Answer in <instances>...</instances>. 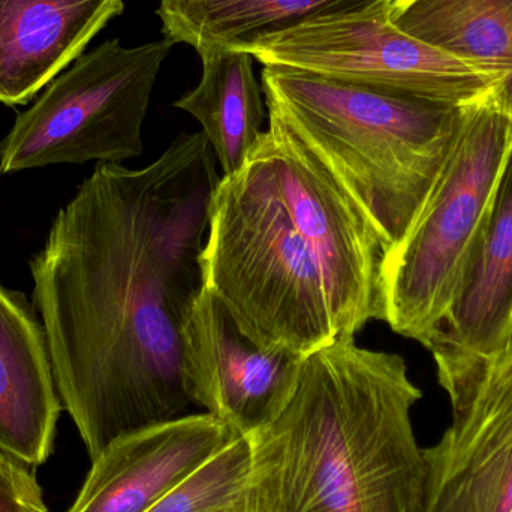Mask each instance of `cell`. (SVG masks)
<instances>
[{"label":"cell","instance_id":"obj_9","mask_svg":"<svg viewBox=\"0 0 512 512\" xmlns=\"http://www.w3.org/2000/svg\"><path fill=\"white\" fill-rule=\"evenodd\" d=\"M304 355L264 349L224 303L204 288L182 331V373L194 405L251 436L270 423L297 388Z\"/></svg>","mask_w":512,"mask_h":512},{"label":"cell","instance_id":"obj_4","mask_svg":"<svg viewBox=\"0 0 512 512\" xmlns=\"http://www.w3.org/2000/svg\"><path fill=\"white\" fill-rule=\"evenodd\" d=\"M203 268L206 288L261 348L307 357L345 339L321 267L255 152L216 188Z\"/></svg>","mask_w":512,"mask_h":512},{"label":"cell","instance_id":"obj_10","mask_svg":"<svg viewBox=\"0 0 512 512\" xmlns=\"http://www.w3.org/2000/svg\"><path fill=\"white\" fill-rule=\"evenodd\" d=\"M450 403L418 512H512V342Z\"/></svg>","mask_w":512,"mask_h":512},{"label":"cell","instance_id":"obj_7","mask_svg":"<svg viewBox=\"0 0 512 512\" xmlns=\"http://www.w3.org/2000/svg\"><path fill=\"white\" fill-rule=\"evenodd\" d=\"M248 51L264 66L354 78L456 107L489 98L499 83L495 75L397 29L390 6L309 21Z\"/></svg>","mask_w":512,"mask_h":512},{"label":"cell","instance_id":"obj_2","mask_svg":"<svg viewBox=\"0 0 512 512\" xmlns=\"http://www.w3.org/2000/svg\"><path fill=\"white\" fill-rule=\"evenodd\" d=\"M421 396L403 357L355 337L307 355L285 408L246 436L248 512H418L426 463L412 408Z\"/></svg>","mask_w":512,"mask_h":512},{"label":"cell","instance_id":"obj_15","mask_svg":"<svg viewBox=\"0 0 512 512\" xmlns=\"http://www.w3.org/2000/svg\"><path fill=\"white\" fill-rule=\"evenodd\" d=\"M396 0H161L164 38L174 44L248 51L268 36L319 18L361 14Z\"/></svg>","mask_w":512,"mask_h":512},{"label":"cell","instance_id":"obj_14","mask_svg":"<svg viewBox=\"0 0 512 512\" xmlns=\"http://www.w3.org/2000/svg\"><path fill=\"white\" fill-rule=\"evenodd\" d=\"M60 409L44 327L0 282V451L41 466L53 453Z\"/></svg>","mask_w":512,"mask_h":512},{"label":"cell","instance_id":"obj_3","mask_svg":"<svg viewBox=\"0 0 512 512\" xmlns=\"http://www.w3.org/2000/svg\"><path fill=\"white\" fill-rule=\"evenodd\" d=\"M268 117L300 141L372 222L402 242L456 143L463 108L378 84L264 66Z\"/></svg>","mask_w":512,"mask_h":512},{"label":"cell","instance_id":"obj_6","mask_svg":"<svg viewBox=\"0 0 512 512\" xmlns=\"http://www.w3.org/2000/svg\"><path fill=\"white\" fill-rule=\"evenodd\" d=\"M110 39L57 75L0 144V173L54 164H120L143 153L156 78L173 50Z\"/></svg>","mask_w":512,"mask_h":512},{"label":"cell","instance_id":"obj_1","mask_svg":"<svg viewBox=\"0 0 512 512\" xmlns=\"http://www.w3.org/2000/svg\"><path fill=\"white\" fill-rule=\"evenodd\" d=\"M218 165L203 131L140 170L99 162L30 262L57 391L92 462L194 405L182 331L206 288Z\"/></svg>","mask_w":512,"mask_h":512},{"label":"cell","instance_id":"obj_16","mask_svg":"<svg viewBox=\"0 0 512 512\" xmlns=\"http://www.w3.org/2000/svg\"><path fill=\"white\" fill-rule=\"evenodd\" d=\"M390 21L498 77L490 99L512 117V0H396Z\"/></svg>","mask_w":512,"mask_h":512},{"label":"cell","instance_id":"obj_20","mask_svg":"<svg viewBox=\"0 0 512 512\" xmlns=\"http://www.w3.org/2000/svg\"><path fill=\"white\" fill-rule=\"evenodd\" d=\"M209 512H248L246 507V495L239 501L230 502V504L222 505V507L215 508Z\"/></svg>","mask_w":512,"mask_h":512},{"label":"cell","instance_id":"obj_19","mask_svg":"<svg viewBox=\"0 0 512 512\" xmlns=\"http://www.w3.org/2000/svg\"><path fill=\"white\" fill-rule=\"evenodd\" d=\"M0 512H48L41 486L26 465L0 451Z\"/></svg>","mask_w":512,"mask_h":512},{"label":"cell","instance_id":"obj_11","mask_svg":"<svg viewBox=\"0 0 512 512\" xmlns=\"http://www.w3.org/2000/svg\"><path fill=\"white\" fill-rule=\"evenodd\" d=\"M512 342V150L463 265L447 313L426 348L448 399Z\"/></svg>","mask_w":512,"mask_h":512},{"label":"cell","instance_id":"obj_18","mask_svg":"<svg viewBox=\"0 0 512 512\" xmlns=\"http://www.w3.org/2000/svg\"><path fill=\"white\" fill-rule=\"evenodd\" d=\"M251 478V444L239 436L146 512H209L242 499Z\"/></svg>","mask_w":512,"mask_h":512},{"label":"cell","instance_id":"obj_5","mask_svg":"<svg viewBox=\"0 0 512 512\" xmlns=\"http://www.w3.org/2000/svg\"><path fill=\"white\" fill-rule=\"evenodd\" d=\"M512 150V117L483 99L463 108L456 143L417 219L382 267L384 321L426 346L447 313L463 265Z\"/></svg>","mask_w":512,"mask_h":512},{"label":"cell","instance_id":"obj_12","mask_svg":"<svg viewBox=\"0 0 512 512\" xmlns=\"http://www.w3.org/2000/svg\"><path fill=\"white\" fill-rule=\"evenodd\" d=\"M239 436L209 412L128 433L93 460L68 512H146Z\"/></svg>","mask_w":512,"mask_h":512},{"label":"cell","instance_id":"obj_17","mask_svg":"<svg viewBox=\"0 0 512 512\" xmlns=\"http://www.w3.org/2000/svg\"><path fill=\"white\" fill-rule=\"evenodd\" d=\"M200 84L174 107L191 114L215 152L222 176L239 173L264 134L265 98L255 77V57L233 48L200 51Z\"/></svg>","mask_w":512,"mask_h":512},{"label":"cell","instance_id":"obj_8","mask_svg":"<svg viewBox=\"0 0 512 512\" xmlns=\"http://www.w3.org/2000/svg\"><path fill=\"white\" fill-rule=\"evenodd\" d=\"M295 227L309 243L345 337L384 321L387 248L372 222L330 171L270 119L254 149Z\"/></svg>","mask_w":512,"mask_h":512},{"label":"cell","instance_id":"obj_13","mask_svg":"<svg viewBox=\"0 0 512 512\" xmlns=\"http://www.w3.org/2000/svg\"><path fill=\"white\" fill-rule=\"evenodd\" d=\"M123 9L125 0H0V104L32 101Z\"/></svg>","mask_w":512,"mask_h":512}]
</instances>
